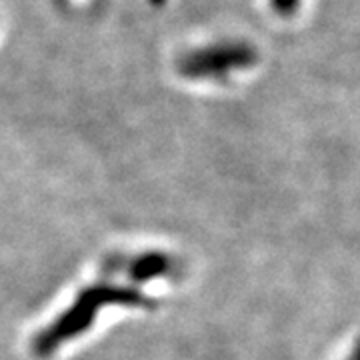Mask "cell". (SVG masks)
<instances>
[{
	"label": "cell",
	"instance_id": "2",
	"mask_svg": "<svg viewBox=\"0 0 360 360\" xmlns=\"http://www.w3.org/2000/svg\"><path fill=\"white\" fill-rule=\"evenodd\" d=\"M255 60V51L245 42H219L186 54L180 63V72L194 80H220L232 70L250 66Z\"/></svg>",
	"mask_w": 360,
	"mask_h": 360
},
{
	"label": "cell",
	"instance_id": "3",
	"mask_svg": "<svg viewBox=\"0 0 360 360\" xmlns=\"http://www.w3.org/2000/svg\"><path fill=\"white\" fill-rule=\"evenodd\" d=\"M179 262L167 252H141V255H115L103 262V274L108 278L124 276L132 284L150 283L155 278H176ZM130 284V286H132Z\"/></svg>",
	"mask_w": 360,
	"mask_h": 360
},
{
	"label": "cell",
	"instance_id": "1",
	"mask_svg": "<svg viewBox=\"0 0 360 360\" xmlns=\"http://www.w3.org/2000/svg\"><path fill=\"white\" fill-rule=\"evenodd\" d=\"M104 307H130V309H150L155 300L142 295L134 286H122L112 281H101L82 288L75 302L63 310L54 321L32 336L30 350L39 359H49L66 342L89 333L98 312Z\"/></svg>",
	"mask_w": 360,
	"mask_h": 360
},
{
	"label": "cell",
	"instance_id": "4",
	"mask_svg": "<svg viewBox=\"0 0 360 360\" xmlns=\"http://www.w3.org/2000/svg\"><path fill=\"white\" fill-rule=\"evenodd\" d=\"M296 2H298V0H272L274 8H276L278 13H283V14L292 13V11H295Z\"/></svg>",
	"mask_w": 360,
	"mask_h": 360
},
{
	"label": "cell",
	"instance_id": "5",
	"mask_svg": "<svg viewBox=\"0 0 360 360\" xmlns=\"http://www.w3.org/2000/svg\"><path fill=\"white\" fill-rule=\"evenodd\" d=\"M356 360H360V348H359V352H356Z\"/></svg>",
	"mask_w": 360,
	"mask_h": 360
}]
</instances>
